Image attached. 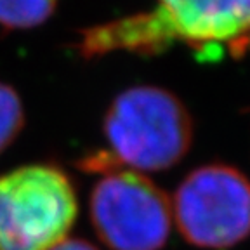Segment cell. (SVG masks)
Returning a JSON list of instances; mask_svg holds the SVG:
<instances>
[{"instance_id": "6da1fadb", "label": "cell", "mask_w": 250, "mask_h": 250, "mask_svg": "<svg viewBox=\"0 0 250 250\" xmlns=\"http://www.w3.org/2000/svg\"><path fill=\"white\" fill-rule=\"evenodd\" d=\"M250 42V0H156L148 12L125 16L80 31L83 58L127 51L158 54L174 43L203 49Z\"/></svg>"}, {"instance_id": "7a4b0ae2", "label": "cell", "mask_w": 250, "mask_h": 250, "mask_svg": "<svg viewBox=\"0 0 250 250\" xmlns=\"http://www.w3.org/2000/svg\"><path fill=\"white\" fill-rule=\"evenodd\" d=\"M115 167L136 172L172 168L189 151L193 120L176 94L156 85H136L120 92L103 122Z\"/></svg>"}, {"instance_id": "3957f363", "label": "cell", "mask_w": 250, "mask_h": 250, "mask_svg": "<svg viewBox=\"0 0 250 250\" xmlns=\"http://www.w3.org/2000/svg\"><path fill=\"white\" fill-rule=\"evenodd\" d=\"M71 181L52 165H24L0 176V250H49L77 217Z\"/></svg>"}, {"instance_id": "277c9868", "label": "cell", "mask_w": 250, "mask_h": 250, "mask_svg": "<svg viewBox=\"0 0 250 250\" xmlns=\"http://www.w3.org/2000/svg\"><path fill=\"white\" fill-rule=\"evenodd\" d=\"M90 221L111 250H160L172 228V202L141 172L109 168L90 193Z\"/></svg>"}, {"instance_id": "5b68a950", "label": "cell", "mask_w": 250, "mask_h": 250, "mask_svg": "<svg viewBox=\"0 0 250 250\" xmlns=\"http://www.w3.org/2000/svg\"><path fill=\"white\" fill-rule=\"evenodd\" d=\"M181 234L200 249H228L250 234V179L224 164L189 172L172 200Z\"/></svg>"}, {"instance_id": "8992f818", "label": "cell", "mask_w": 250, "mask_h": 250, "mask_svg": "<svg viewBox=\"0 0 250 250\" xmlns=\"http://www.w3.org/2000/svg\"><path fill=\"white\" fill-rule=\"evenodd\" d=\"M58 0H0V24L7 30H30L45 23Z\"/></svg>"}, {"instance_id": "52a82bcc", "label": "cell", "mask_w": 250, "mask_h": 250, "mask_svg": "<svg viewBox=\"0 0 250 250\" xmlns=\"http://www.w3.org/2000/svg\"><path fill=\"white\" fill-rule=\"evenodd\" d=\"M24 127V109L20 94L0 82V153L11 146Z\"/></svg>"}, {"instance_id": "ba28073f", "label": "cell", "mask_w": 250, "mask_h": 250, "mask_svg": "<svg viewBox=\"0 0 250 250\" xmlns=\"http://www.w3.org/2000/svg\"><path fill=\"white\" fill-rule=\"evenodd\" d=\"M49 250H98L92 243L85 242V240L78 238H64L62 242L56 243L52 249Z\"/></svg>"}]
</instances>
